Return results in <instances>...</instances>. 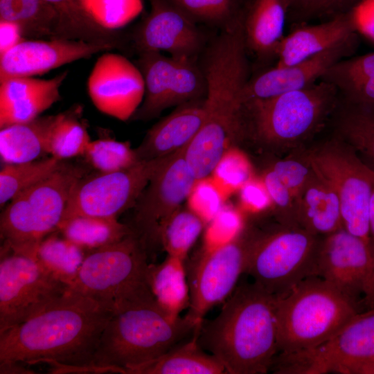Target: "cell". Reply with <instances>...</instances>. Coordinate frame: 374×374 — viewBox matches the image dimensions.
Wrapping results in <instances>:
<instances>
[{
	"instance_id": "1",
	"label": "cell",
	"mask_w": 374,
	"mask_h": 374,
	"mask_svg": "<svg viewBox=\"0 0 374 374\" xmlns=\"http://www.w3.org/2000/svg\"><path fill=\"white\" fill-rule=\"evenodd\" d=\"M113 314L69 287L43 310L0 332V363L45 362L60 366V373L95 365L101 335Z\"/></svg>"
},
{
	"instance_id": "2",
	"label": "cell",
	"mask_w": 374,
	"mask_h": 374,
	"mask_svg": "<svg viewBox=\"0 0 374 374\" xmlns=\"http://www.w3.org/2000/svg\"><path fill=\"white\" fill-rule=\"evenodd\" d=\"M244 24L231 21L212 47L204 71V121L186 147V161L197 181L212 174L232 143L244 137L242 93L247 82Z\"/></svg>"
},
{
	"instance_id": "3",
	"label": "cell",
	"mask_w": 374,
	"mask_h": 374,
	"mask_svg": "<svg viewBox=\"0 0 374 374\" xmlns=\"http://www.w3.org/2000/svg\"><path fill=\"white\" fill-rule=\"evenodd\" d=\"M276 297L253 282L237 285L213 319L195 330L199 346L226 374H265L278 350Z\"/></svg>"
},
{
	"instance_id": "4",
	"label": "cell",
	"mask_w": 374,
	"mask_h": 374,
	"mask_svg": "<svg viewBox=\"0 0 374 374\" xmlns=\"http://www.w3.org/2000/svg\"><path fill=\"white\" fill-rule=\"evenodd\" d=\"M339 93L320 80L305 88L244 105V134L266 154L283 156L310 141L330 120Z\"/></svg>"
},
{
	"instance_id": "5",
	"label": "cell",
	"mask_w": 374,
	"mask_h": 374,
	"mask_svg": "<svg viewBox=\"0 0 374 374\" xmlns=\"http://www.w3.org/2000/svg\"><path fill=\"white\" fill-rule=\"evenodd\" d=\"M199 325L186 315L174 318L155 300L114 312L100 339L93 364L126 373L192 337Z\"/></svg>"
},
{
	"instance_id": "6",
	"label": "cell",
	"mask_w": 374,
	"mask_h": 374,
	"mask_svg": "<svg viewBox=\"0 0 374 374\" xmlns=\"http://www.w3.org/2000/svg\"><path fill=\"white\" fill-rule=\"evenodd\" d=\"M362 310L321 278L310 276L276 297L278 350L292 353L315 348Z\"/></svg>"
},
{
	"instance_id": "7",
	"label": "cell",
	"mask_w": 374,
	"mask_h": 374,
	"mask_svg": "<svg viewBox=\"0 0 374 374\" xmlns=\"http://www.w3.org/2000/svg\"><path fill=\"white\" fill-rule=\"evenodd\" d=\"M148 252L132 233L87 253L69 288L116 312L154 300L148 282Z\"/></svg>"
},
{
	"instance_id": "8",
	"label": "cell",
	"mask_w": 374,
	"mask_h": 374,
	"mask_svg": "<svg viewBox=\"0 0 374 374\" xmlns=\"http://www.w3.org/2000/svg\"><path fill=\"white\" fill-rule=\"evenodd\" d=\"M84 174L81 167L63 161L44 179L10 201L0 217L3 245L36 256L39 243L58 230L72 190Z\"/></svg>"
},
{
	"instance_id": "9",
	"label": "cell",
	"mask_w": 374,
	"mask_h": 374,
	"mask_svg": "<svg viewBox=\"0 0 374 374\" xmlns=\"http://www.w3.org/2000/svg\"><path fill=\"white\" fill-rule=\"evenodd\" d=\"M321 239L300 226L276 222L271 229H261L246 274L269 294L283 296L302 280L317 276Z\"/></svg>"
},
{
	"instance_id": "10",
	"label": "cell",
	"mask_w": 374,
	"mask_h": 374,
	"mask_svg": "<svg viewBox=\"0 0 374 374\" xmlns=\"http://www.w3.org/2000/svg\"><path fill=\"white\" fill-rule=\"evenodd\" d=\"M308 154L314 172L339 197L344 228L370 242L369 203L374 170L348 143L334 134L309 145Z\"/></svg>"
},
{
	"instance_id": "11",
	"label": "cell",
	"mask_w": 374,
	"mask_h": 374,
	"mask_svg": "<svg viewBox=\"0 0 374 374\" xmlns=\"http://www.w3.org/2000/svg\"><path fill=\"white\" fill-rule=\"evenodd\" d=\"M69 286L56 278L36 256L2 245L0 256V332L43 310Z\"/></svg>"
},
{
	"instance_id": "12",
	"label": "cell",
	"mask_w": 374,
	"mask_h": 374,
	"mask_svg": "<svg viewBox=\"0 0 374 374\" xmlns=\"http://www.w3.org/2000/svg\"><path fill=\"white\" fill-rule=\"evenodd\" d=\"M261 229L246 223L240 234L227 244L200 253L187 270L190 302L186 316L199 325L214 306L224 303L246 273L253 247Z\"/></svg>"
},
{
	"instance_id": "13",
	"label": "cell",
	"mask_w": 374,
	"mask_h": 374,
	"mask_svg": "<svg viewBox=\"0 0 374 374\" xmlns=\"http://www.w3.org/2000/svg\"><path fill=\"white\" fill-rule=\"evenodd\" d=\"M186 149L164 159L133 206L130 227L147 252L160 246L163 225L181 208L197 181L186 161Z\"/></svg>"
},
{
	"instance_id": "14",
	"label": "cell",
	"mask_w": 374,
	"mask_h": 374,
	"mask_svg": "<svg viewBox=\"0 0 374 374\" xmlns=\"http://www.w3.org/2000/svg\"><path fill=\"white\" fill-rule=\"evenodd\" d=\"M166 157L141 161L116 172L84 176L72 190L62 222L77 215L117 218L133 208Z\"/></svg>"
},
{
	"instance_id": "15",
	"label": "cell",
	"mask_w": 374,
	"mask_h": 374,
	"mask_svg": "<svg viewBox=\"0 0 374 374\" xmlns=\"http://www.w3.org/2000/svg\"><path fill=\"white\" fill-rule=\"evenodd\" d=\"M317 276L362 308L374 309V261L372 242L344 228L321 237Z\"/></svg>"
},
{
	"instance_id": "16",
	"label": "cell",
	"mask_w": 374,
	"mask_h": 374,
	"mask_svg": "<svg viewBox=\"0 0 374 374\" xmlns=\"http://www.w3.org/2000/svg\"><path fill=\"white\" fill-rule=\"evenodd\" d=\"M374 358V309L355 315L330 339L310 349L288 353L291 374L341 373L347 366Z\"/></svg>"
},
{
	"instance_id": "17",
	"label": "cell",
	"mask_w": 374,
	"mask_h": 374,
	"mask_svg": "<svg viewBox=\"0 0 374 374\" xmlns=\"http://www.w3.org/2000/svg\"><path fill=\"white\" fill-rule=\"evenodd\" d=\"M87 91L98 110L126 121L143 100L145 83L139 67L127 57L106 53L95 62L87 80Z\"/></svg>"
},
{
	"instance_id": "18",
	"label": "cell",
	"mask_w": 374,
	"mask_h": 374,
	"mask_svg": "<svg viewBox=\"0 0 374 374\" xmlns=\"http://www.w3.org/2000/svg\"><path fill=\"white\" fill-rule=\"evenodd\" d=\"M114 47L112 41L24 39L0 55V82L43 74Z\"/></svg>"
},
{
	"instance_id": "19",
	"label": "cell",
	"mask_w": 374,
	"mask_h": 374,
	"mask_svg": "<svg viewBox=\"0 0 374 374\" xmlns=\"http://www.w3.org/2000/svg\"><path fill=\"white\" fill-rule=\"evenodd\" d=\"M150 1V11L134 36L139 53L164 51L172 57H192L202 42L194 19L171 0Z\"/></svg>"
},
{
	"instance_id": "20",
	"label": "cell",
	"mask_w": 374,
	"mask_h": 374,
	"mask_svg": "<svg viewBox=\"0 0 374 374\" xmlns=\"http://www.w3.org/2000/svg\"><path fill=\"white\" fill-rule=\"evenodd\" d=\"M357 45L355 35L301 62L266 71L247 81L242 93L243 105L301 89L315 83L334 64L351 55Z\"/></svg>"
},
{
	"instance_id": "21",
	"label": "cell",
	"mask_w": 374,
	"mask_h": 374,
	"mask_svg": "<svg viewBox=\"0 0 374 374\" xmlns=\"http://www.w3.org/2000/svg\"><path fill=\"white\" fill-rule=\"evenodd\" d=\"M64 71L51 79L12 78L0 82V128L40 116L61 98Z\"/></svg>"
},
{
	"instance_id": "22",
	"label": "cell",
	"mask_w": 374,
	"mask_h": 374,
	"mask_svg": "<svg viewBox=\"0 0 374 374\" xmlns=\"http://www.w3.org/2000/svg\"><path fill=\"white\" fill-rule=\"evenodd\" d=\"M204 99L179 105L156 123L134 148L138 161L166 157L187 147L204 123Z\"/></svg>"
},
{
	"instance_id": "23",
	"label": "cell",
	"mask_w": 374,
	"mask_h": 374,
	"mask_svg": "<svg viewBox=\"0 0 374 374\" xmlns=\"http://www.w3.org/2000/svg\"><path fill=\"white\" fill-rule=\"evenodd\" d=\"M349 12L319 24L304 26L284 36L276 55V66L293 65L357 35Z\"/></svg>"
},
{
	"instance_id": "24",
	"label": "cell",
	"mask_w": 374,
	"mask_h": 374,
	"mask_svg": "<svg viewBox=\"0 0 374 374\" xmlns=\"http://www.w3.org/2000/svg\"><path fill=\"white\" fill-rule=\"evenodd\" d=\"M296 202L298 225L309 233L323 237L344 228L337 194L315 172Z\"/></svg>"
},
{
	"instance_id": "25",
	"label": "cell",
	"mask_w": 374,
	"mask_h": 374,
	"mask_svg": "<svg viewBox=\"0 0 374 374\" xmlns=\"http://www.w3.org/2000/svg\"><path fill=\"white\" fill-rule=\"evenodd\" d=\"M290 8V0H253L243 23L247 46L258 55H276Z\"/></svg>"
},
{
	"instance_id": "26",
	"label": "cell",
	"mask_w": 374,
	"mask_h": 374,
	"mask_svg": "<svg viewBox=\"0 0 374 374\" xmlns=\"http://www.w3.org/2000/svg\"><path fill=\"white\" fill-rule=\"evenodd\" d=\"M130 374H226L223 365L198 344L195 332L159 357L132 367Z\"/></svg>"
},
{
	"instance_id": "27",
	"label": "cell",
	"mask_w": 374,
	"mask_h": 374,
	"mask_svg": "<svg viewBox=\"0 0 374 374\" xmlns=\"http://www.w3.org/2000/svg\"><path fill=\"white\" fill-rule=\"evenodd\" d=\"M56 115L39 116L0 130V156L3 164L40 159L47 154L48 140Z\"/></svg>"
},
{
	"instance_id": "28",
	"label": "cell",
	"mask_w": 374,
	"mask_h": 374,
	"mask_svg": "<svg viewBox=\"0 0 374 374\" xmlns=\"http://www.w3.org/2000/svg\"><path fill=\"white\" fill-rule=\"evenodd\" d=\"M184 262L167 255L159 264L150 263L148 269V282L155 301L174 318L181 317L190 306V286Z\"/></svg>"
},
{
	"instance_id": "29",
	"label": "cell",
	"mask_w": 374,
	"mask_h": 374,
	"mask_svg": "<svg viewBox=\"0 0 374 374\" xmlns=\"http://www.w3.org/2000/svg\"><path fill=\"white\" fill-rule=\"evenodd\" d=\"M330 120L332 134L348 143L374 170V105L339 100Z\"/></svg>"
},
{
	"instance_id": "30",
	"label": "cell",
	"mask_w": 374,
	"mask_h": 374,
	"mask_svg": "<svg viewBox=\"0 0 374 374\" xmlns=\"http://www.w3.org/2000/svg\"><path fill=\"white\" fill-rule=\"evenodd\" d=\"M138 67L145 83V95L132 116L135 120L149 121L168 107L175 58L159 51L139 53Z\"/></svg>"
},
{
	"instance_id": "31",
	"label": "cell",
	"mask_w": 374,
	"mask_h": 374,
	"mask_svg": "<svg viewBox=\"0 0 374 374\" xmlns=\"http://www.w3.org/2000/svg\"><path fill=\"white\" fill-rule=\"evenodd\" d=\"M348 103L374 105V52L342 59L323 75Z\"/></svg>"
},
{
	"instance_id": "32",
	"label": "cell",
	"mask_w": 374,
	"mask_h": 374,
	"mask_svg": "<svg viewBox=\"0 0 374 374\" xmlns=\"http://www.w3.org/2000/svg\"><path fill=\"white\" fill-rule=\"evenodd\" d=\"M87 253L115 243L132 233L130 226L115 217L77 215L63 220L57 230Z\"/></svg>"
},
{
	"instance_id": "33",
	"label": "cell",
	"mask_w": 374,
	"mask_h": 374,
	"mask_svg": "<svg viewBox=\"0 0 374 374\" xmlns=\"http://www.w3.org/2000/svg\"><path fill=\"white\" fill-rule=\"evenodd\" d=\"M0 21L17 24L25 39H58L56 14L44 0H0Z\"/></svg>"
},
{
	"instance_id": "34",
	"label": "cell",
	"mask_w": 374,
	"mask_h": 374,
	"mask_svg": "<svg viewBox=\"0 0 374 374\" xmlns=\"http://www.w3.org/2000/svg\"><path fill=\"white\" fill-rule=\"evenodd\" d=\"M57 19L58 39L112 41L113 31L98 24L80 0H44Z\"/></svg>"
},
{
	"instance_id": "35",
	"label": "cell",
	"mask_w": 374,
	"mask_h": 374,
	"mask_svg": "<svg viewBox=\"0 0 374 374\" xmlns=\"http://www.w3.org/2000/svg\"><path fill=\"white\" fill-rule=\"evenodd\" d=\"M87 252L58 231L46 237L39 244L36 258L56 278L69 286L74 281Z\"/></svg>"
},
{
	"instance_id": "36",
	"label": "cell",
	"mask_w": 374,
	"mask_h": 374,
	"mask_svg": "<svg viewBox=\"0 0 374 374\" xmlns=\"http://www.w3.org/2000/svg\"><path fill=\"white\" fill-rule=\"evenodd\" d=\"M81 115L80 105L56 114L48 140L47 154L60 161L84 155L91 140Z\"/></svg>"
},
{
	"instance_id": "37",
	"label": "cell",
	"mask_w": 374,
	"mask_h": 374,
	"mask_svg": "<svg viewBox=\"0 0 374 374\" xmlns=\"http://www.w3.org/2000/svg\"><path fill=\"white\" fill-rule=\"evenodd\" d=\"M53 157L28 162L3 164L0 171V205L44 179L63 162Z\"/></svg>"
},
{
	"instance_id": "38",
	"label": "cell",
	"mask_w": 374,
	"mask_h": 374,
	"mask_svg": "<svg viewBox=\"0 0 374 374\" xmlns=\"http://www.w3.org/2000/svg\"><path fill=\"white\" fill-rule=\"evenodd\" d=\"M205 226L192 210L180 208L163 225L160 233V246L167 255L185 260Z\"/></svg>"
},
{
	"instance_id": "39",
	"label": "cell",
	"mask_w": 374,
	"mask_h": 374,
	"mask_svg": "<svg viewBox=\"0 0 374 374\" xmlns=\"http://www.w3.org/2000/svg\"><path fill=\"white\" fill-rule=\"evenodd\" d=\"M83 156L98 172L121 170L139 162L134 148L128 142L110 138L91 141Z\"/></svg>"
},
{
	"instance_id": "40",
	"label": "cell",
	"mask_w": 374,
	"mask_h": 374,
	"mask_svg": "<svg viewBox=\"0 0 374 374\" xmlns=\"http://www.w3.org/2000/svg\"><path fill=\"white\" fill-rule=\"evenodd\" d=\"M175 58L168 107L199 100L206 93V81L192 57Z\"/></svg>"
},
{
	"instance_id": "41",
	"label": "cell",
	"mask_w": 374,
	"mask_h": 374,
	"mask_svg": "<svg viewBox=\"0 0 374 374\" xmlns=\"http://www.w3.org/2000/svg\"><path fill=\"white\" fill-rule=\"evenodd\" d=\"M269 155L271 168L296 197L314 171L308 154V146L283 156Z\"/></svg>"
},
{
	"instance_id": "42",
	"label": "cell",
	"mask_w": 374,
	"mask_h": 374,
	"mask_svg": "<svg viewBox=\"0 0 374 374\" xmlns=\"http://www.w3.org/2000/svg\"><path fill=\"white\" fill-rule=\"evenodd\" d=\"M90 15L112 30L134 19L142 10L141 0H80Z\"/></svg>"
},
{
	"instance_id": "43",
	"label": "cell",
	"mask_w": 374,
	"mask_h": 374,
	"mask_svg": "<svg viewBox=\"0 0 374 374\" xmlns=\"http://www.w3.org/2000/svg\"><path fill=\"white\" fill-rule=\"evenodd\" d=\"M242 215L231 208H222L206 225L200 253L217 249L235 240L244 228Z\"/></svg>"
},
{
	"instance_id": "44",
	"label": "cell",
	"mask_w": 374,
	"mask_h": 374,
	"mask_svg": "<svg viewBox=\"0 0 374 374\" xmlns=\"http://www.w3.org/2000/svg\"><path fill=\"white\" fill-rule=\"evenodd\" d=\"M271 202L276 222L285 226H298L296 197L276 174L266 167L260 177Z\"/></svg>"
},
{
	"instance_id": "45",
	"label": "cell",
	"mask_w": 374,
	"mask_h": 374,
	"mask_svg": "<svg viewBox=\"0 0 374 374\" xmlns=\"http://www.w3.org/2000/svg\"><path fill=\"white\" fill-rule=\"evenodd\" d=\"M214 172L221 184L230 189L240 188L253 178L249 161L237 150H229Z\"/></svg>"
},
{
	"instance_id": "46",
	"label": "cell",
	"mask_w": 374,
	"mask_h": 374,
	"mask_svg": "<svg viewBox=\"0 0 374 374\" xmlns=\"http://www.w3.org/2000/svg\"><path fill=\"white\" fill-rule=\"evenodd\" d=\"M193 19L221 22L233 15L237 0H171Z\"/></svg>"
},
{
	"instance_id": "47",
	"label": "cell",
	"mask_w": 374,
	"mask_h": 374,
	"mask_svg": "<svg viewBox=\"0 0 374 374\" xmlns=\"http://www.w3.org/2000/svg\"><path fill=\"white\" fill-rule=\"evenodd\" d=\"M189 208L195 213L206 225L222 209L220 193L214 185L197 181L190 195Z\"/></svg>"
},
{
	"instance_id": "48",
	"label": "cell",
	"mask_w": 374,
	"mask_h": 374,
	"mask_svg": "<svg viewBox=\"0 0 374 374\" xmlns=\"http://www.w3.org/2000/svg\"><path fill=\"white\" fill-rule=\"evenodd\" d=\"M240 190L242 206L245 211L258 213L271 210V199L260 178L253 177Z\"/></svg>"
},
{
	"instance_id": "49",
	"label": "cell",
	"mask_w": 374,
	"mask_h": 374,
	"mask_svg": "<svg viewBox=\"0 0 374 374\" xmlns=\"http://www.w3.org/2000/svg\"><path fill=\"white\" fill-rule=\"evenodd\" d=\"M361 0H306L299 13L306 17L335 15L349 12Z\"/></svg>"
},
{
	"instance_id": "50",
	"label": "cell",
	"mask_w": 374,
	"mask_h": 374,
	"mask_svg": "<svg viewBox=\"0 0 374 374\" xmlns=\"http://www.w3.org/2000/svg\"><path fill=\"white\" fill-rule=\"evenodd\" d=\"M349 13L356 32L374 42V0H361Z\"/></svg>"
},
{
	"instance_id": "51",
	"label": "cell",
	"mask_w": 374,
	"mask_h": 374,
	"mask_svg": "<svg viewBox=\"0 0 374 374\" xmlns=\"http://www.w3.org/2000/svg\"><path fill=\"white\" fill-rule=\"evenodd\" d=\"M0 55L24 39L20 28L15 24L0 21Z\"/></svg>"
},
{
	"instance_id": "52",
	"label": "cell",
	"mask_w": 374,
	"mask_h": 374,
	"mask_svg": "<svg viewBox=\"0 0 374 374\" xmlns=\"http://www.w3.org/2000/svg\"><path fill=\"white\" fill-rule=\"evenodd\" d=\"M341 374H374V358L346 367Z\"/></svg>"
},
{
	"instance_id": "53",
	"label": "cell",
	"mask_w": 374,
	"mask_h": 374,
	"mask_svg": "<svg viewBox=\"0 0 374 374\" xmlns=\"http://www.w3.org/2000/svg\"><path fill=\"white\" fill-rule=\"evenodd\" d=\"M33 371L21 366L19 362H3L0 363V373H34Z\"/></svg>"
},
{
	"instance_id": "54",
	"label": "cell",
	"mask_w": 374,
	"mask_h": 374,
	"mask_svg": "<svg viewBox=\"0 0 374 374\" xmlns=\"http://www.w3.org/2000/svg\"><path fill=\"white\" fill-rule=\"evenodd\" d=\"M369 225L371 238L374 240V187L369 203Z\"/></svg>"
},
{
	"instance_id": "55",
	"label": "cell",
	"mask_w": 374,
	"mask_h": 374,
	"mask_svg": "<svg viewBox=\"0 0 374 374\" xmlns=\"http://www.w3.org/2000/svg\"><path fill=\"white\" fill-rule=\"evenodd\" d=\"M306 0H290V8H294L298 10L299 12L305 5Z\"/></svg>"
},
{
	"instance_id": "56",
	"label": "cell",
	"mask_w": 374,
	"mask_h": 374,
	"mask_svg": "<svg viewBox=\"0 0 374 374\" xmlns=\"http://www.w3.org/2000/svg\"><path fill=\"white\" fill-rule=\"evenodd\" d=\"M371 242H372V247H373V261H374V240L371 239Z\"/></svg>"
}]
</instances>
